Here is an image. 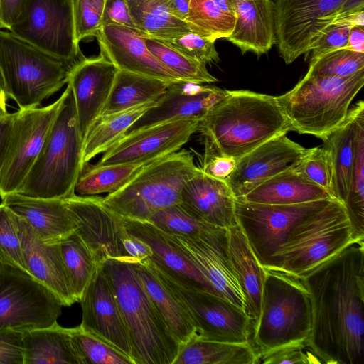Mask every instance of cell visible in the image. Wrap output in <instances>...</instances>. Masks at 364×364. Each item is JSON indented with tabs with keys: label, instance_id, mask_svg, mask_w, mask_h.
Returning <instances> with one entry per match:
<instances>
[{
	"label": "cell",
	"instance_id": "1",
	"mask_svg": "<svg viewBox=\"0 0 364 364\" xmlns=\"http://www.w3.org/2000/svg\"><path fill=\"white\" fill-rule=\"evenodd\" d=\"M363 240L301 279L312 307L307 343L322 363L364 364Z\"/></svg>",
	"mask_w": 364,
	"mask_h": 364
},
{
	"label": "cell",
	"instance_id": "2",
	"mask_svg": "<svg viewBox=\"0 0 364 364\" xmlns=\"http://www.w3.org/2000/svg\"><path fill=\"white\" fill-rule=\"evenodd\" d=\"M292 131L277 96L227 90L198 122L205 149L236 160L265 141Z\"/></svg>",
	"mask_w": 364,
	"mask_h": 364
},
{
	"label": "cell",
	"instance_id": "3",
	"mask_svg": "<svg viewBox=\"0 0 364 364\" xmlns=\"http://www.w3.org/2000/svg\"><path fill=\"white\" fill-rule=\"evenodd\" d=\"M102 268L124 320L135 364H173L181 346L146 291L135 263L114 259Z\"/></svg>",
	"mask_w": 364,
	"mask_h": 364
},
{
	"label": "cell",
	"instance_id": "4",
	"mask_svg": "<svg viewBox=\"0 0 364 364\" xmlns=\"http://www.w3.org/2000/svg\"><path fill=\"white\" fill-rule=\"evenodd\" d=\"M63 99L43 146L18 193L65 199L75 193L83 167L82 137L71 87Z\"/></svg>",
	"mask_w": 364,
	"mask_h": 364
},
{
	"label": "cell",
	"instance_id": "5",
	"mask_svg": "<svg viewBox=\"0 0 364 364\" xmlns=\"http://www.w3.org/2000/svg\"><path fill=\"white\" fill-rule=\"evenodd\" d=\"M364 85V69L346 77L309 74L287 92L277 96L292 131L321 140L346 119Z\"/></svg>",
	"mask_w": 364,
	"mask_h": 364
},
{
	"label": "cell",
	"instance_id": "6",
	"mask_svg": "<svg viewBox=\"0 0 364 364\" xmlns=\"http://www.w3.org/2000/svg\"><path fill=\"white\" fill-rule=\"evenodd\" d=\"M198 168L190 151L178 150L144 165L102 203L122 218L149 220L157 211L180 203L183 188Z\"/></svg>",
	"mask_w": 364,
	"mask_h": 364
},
{
	"label": "cell",
	"instance_id": "7",
	"mask_svg": "<svg viewBox=\"0 0 364 364\" xmlns=\"http://www.w3.org/2000/svg\"><path fill=\"white\" fill-rule=\"evenodd\" d=\"M361 239L355 235L343 204L332 199L292 230L274 255L272 271L304 279Z\"/></svg>",
	"mask_w": 364,
	"mask_h": 364
},
{
	"label": "cell",
	"instance_id": "8",
	"mask_svg": "<svg viewBox=\"0 0 364 364\" xmlns=\"http://www.w3.org/2000/svg\"><path fill=\"white\" fill-rule=\"evenodd\" d=\"M311 323V301L303 280L264 269L261 312L253 328L257 353L308 341Z\"/></svg>",
	"mask_w": 364,
	"mask_h": 364
},
{
	"label": "cell",
	"instance_id": "9",
	"mask_svg": "<svg viewBox=\"0 0 364 364\" xmlns=\"http://www.w3.org/2000/svg\"><path fill=\"white\" fill-rule=\"evenodd\" d=\"M76 63L58 58L0 29V68L8 97L21 110L38 107L60 90Z\"/></svg>",
	"mask_w": 364,
	"mask_h": 364
},
{
	"label": "cell",
	"instance_id": "10",
	"mask_svg": "<svg viewBox=\"0 0 364 364\" xmlns=\"http://www.w3.org/2000/svg\"><path fill=\"white\" fill-rule=\"evenodd\" d=\"M275 43L291 64L309 48L337 18L364 11V0H272Z\"/></svg>",
	"mask_w": 364,
	"mask_h": 364
},
{
	"label": "cell",
	"instance_id": "11",
	"mask_svg": "<svg viewBox=\"0 0 364 364\" xmlns=\"http://www.w3.org/2000/svg\"><path fill=\"white\" fill-rule=\"evenodd\" d=\"M331 200L294 205H267L235 198V215L237 224L260 266L272 270L274 255L292 230Z\"/></svg>",
	"mask_w": 364,
	"mask_h": 364
},
{
	"label": "cell",
	"instance_id": "12",
	"mask_svg": "<svg viewBox=\"0 0 364 364\" xmlns=\"http://www.w3.org/2000/svg\"><path fill=\"white\" fill-rule=\"evenodd\" d=\"M61 301L40 281L0 263V330L24 331L49 326L61 314Z\"/></svg>",
	"mask_w": 364,
	"mask_h": 364
},
{
	"label": "cell",
	"instance_id": "13",
	"mask_svg": "<svg viewBox=\"0 0 364 364\" xmlns=\"http://www.w3.org/2000/svg\"><path fill=\"white\" fill-rule=\"evenodd\" d=\"M152 264L186 306L198 336L222 342L250 343L251 323L243 309L220 296L180 281Z\"/></svg>",
	"mask_w": 364,
	"mask_h": 364
},
{
	"label": "cell",
	"instance_id": "14",
	"mask_svg": "<svg viewBox=\"0 0 364 364\" xmlns=\"http://www.w3.org/2000/svg\"><path fill=\"white\" fill-rule=\"evenodd\" d=\"M74 0H27L23 18L9 30L17 37L61 60L80 59L75 36Z\"/></svg>",
	"mask_w": 364,
	"mask_h": 364
},
{
	"label": "cell",
	"instance_id": "15",
	"mask_svg": "<svg viewBox=\"0 0 364 364\" xmlns=\"http://www.w3.org/2000/svg\"><path fill=\"white\" fill-rule=\"evenodd\" d=\"M63 99L14 112L9 147L0 176V197L17 193L37 159Z\"/></svg>",
	"mask_w": 364,
	"mask_h": 364
},
{
	"label": "cell",
	"instance_id": "16",
	"mask_svg": "<svg viewBox=\"0 0 364 364\" xmlns=\"http://www.w3.org/2000/svg\"><path fill=\"white\" fill-rule=\"evenodd\" d=\"M64 200L74 216L75 232L100 264L109 259L132 262L125 248L129 234L123 219L104 205L102 197L74 193Z\"/></svg>",
	"mask_w": 364,
	"mask_h": 364
},
{
	"label": "cell",
	"instance_id": "17",
	"mask_svg": "<svg viewBox=\"0 0 364 364\" xmlns=\"http://www.w3.org/2000/svg\"><path fill=\"white\" fill-rule=\"evenodd\" d=\"M199 120L181 119L162 122L124 134L95 164H146L176 152L197 132Z\"/></svg>",
	"mask_w": 364,
	"mask_h": 364
},
{
	"label": "cell",
	"instance_id": "18",
	"mask_svg": "<svg viewBox=\"0 0 364 364\" xmlns=\"http://www.w3.org/2000/svg\"><path fill=\"white\" fill-rule=\"evenodd\" d=\"M79 302L82 313L81 329L112 346L134 361L128 331L112 286L102 266Z\"/></svg>",
	"mask_w": 364,
	"mask_h": 364
},
{
	"label": "cell",
	"instance_id": "19",
	"mask_svg": "<svg viewBox=\"0 0 364 364\" xmlns=\"http://www.w3.org/2000/svg\"><path fill=\"white\" fill-rule=\"evenodd\" d=\"M308 150L286 134L276 136L237 160L226 181L235 197L240 198L269 178L293 169Z\"/></svg>",
	"mask_w": 364,
	"mask_h": 364
},
{
	"label": "cell",
	"instance_id": "20",
	"mask_svg": "<svg viewBox=\"0 0 364 364\" xmlns=\"http://www.w3.org/2000/svg\"><path fill=\"white\" fill-rule=\"evenodd\" d=\"M226 93L227 90L215 86L183 80L171 82L155 104L125 134L171 120L194 119L200 121Z\"/></svg>",
	"mask_w": 364,
	"mask_h": 364
},
{
	"label": "cell",
	"instance_id": "21",
	"mask_svg": "<svg viewBox=\"0 0 364 364\" xmlns=\"http://www.w3.org/2000/svg\"><path fill=\"white\" fill-rule=\"evenodd\" d=\"M167 235L220 296L244 309V298L227 255L228 230L202 237Z\"/></svg>",
	"mask_w": 364,
	"mask_h": 364
},
{
	"label": "cell",
	"instance_id": "22",
	"mask_svg": "<svg viewBox=\"0 0 364 364\" xmlns=\"http://www.w3.org/2000/svg\"><path fill=\"white\" fill-rule=\"evenodd\" d=\"M118 69L102 53L80 59L71 68L68 85L71 87L79 129L84 139L100 116L109 97Z\"/></svg>",
	"mask_w": 364,
	"mask_h": 364
},
{
	"label": "cell",
	"instance_id": "23",
	"mask_svg": "<svg viewBox=\"0 0 364 364\" xmlns=\"http://www.w3.org/2000/svg\"><path fill=\"white\" fill-rule=\"evenodd\" d=\"M95 37L100 52L118 70L169 82L181 80L151 53L138 31L117 24H103Z\"/></svg>",
	"mask_w": 364,
	"mask_h": 364
},
{
	"label": "cell",
	"instance_id": "24",
	"mask_svg": "<svg viewBox=\"0 0 364 364\" xmlns=\"http://www.w3.org/2000/svg\"><path fill=\"white\" fill-rule=\"evenodd\" d=\"M12 214L28 272L53 291L63 306H71L76 301L67 281L60 242L42 241L25 220Z\"/></svg>",
	"mask_w": 364,
	"mask_h": 364
},
{
	"label": "cell",
	"instance_id": "25",
	"mask_svg": "<svg viewBox=\"0 0 364 364\" xmlns=\"http://www.w3.org/2000/svg\"><path fill=\"white\" fill-rule=\"evenodd\" d=\"M235 198L226 180L211 177L198 167L183 188L180 203L201 220L228 229L237 225Z\"/></svg>",
	"mask_w": 364,
	"mask_h": 364
},
{
	"label": "cell",
	"instance_id": "26",
	"mask_svg": "<svg viewBox=\"0 0 364 364\" xmlns=\"http://www.w3.org/2000/svg\"><path fill=\"white\" fill-rule=\"evenodd\" d=\"M1 200L45 242H59L75 231L74 216L64 199L36 198L15 193L4 196Z\"/></svg>",
	"mask_w": 364,
	"mask_h": 364
},
{
	"label": "cell",
	"instance_id": "27",
	"mask_svg": "<svg viewBox=\"0 0 364 364\" xmlns=\"http://www.w3.org/2000/svg\"><path fill=\"white\" fill-rule=\"evenodd\" d=\"M122 219L127 232L150 247L152 255L148 259L159 269L189 285L220 296L198 269L172 242L167 233L149 220Z\"/></svg>",
	"mask_w": 364,
	"mask_h": 364
},
{
	"label": "cell",
	"instance_id": "28",
	"mask_svg": "<svg viewBox=\"0 0 364 364\" xmlns=\"http://www.w3.org/2000/svg\"><path fill=\"white\" fill-rule=\"evenodd\" d=\"M236 16L235 28L226 39L242 53L258 56L267 53L275 43L272 0H231Z\"/></svg>",
	"mask_w": 364,
	"mask_h": 364
},
{
	"label": "cell",
	"instance_id": "29",
	"mask_svg": "<svg viewBox=\"0 0 364 364\" xmlns=\"http://www.w3.org/2000/svg\"><path fill=\"white\" fill-rule=\"evenodd\" d=\"M227 255L244 298V311L253 329L261 312L264 269L238 225L228 229Z\"/></svg>",
	"mask_w": 364,
	"mask_h": 364
},
{
	"label": "cell",
	"instance_id": "30",
	"mask_svg": "<svg viewBox=\"0 0 364 364\" xmlns=\"http://www.w3.org/2000/svg\"><path fill=\"white\" fill-rule=\"evenodd\" d=\"M135 265L146 291L181 348L198 335L188 309L149 259Z\"/></svg>",
	"mask_w": 364,
	"mask_h": 364
},
{
	"label": "cell",
	"instance_id": "31",
	"mask_svg": "<svg viewBox=\"0 0 364 364\" xmlns=\"http://www.w3.org/2000/svg\"><path fill=\"white\" fill-rule=\"evenodd\" d=\"M239 199L259 204L294 205L335 198L318 185L289 169L264 181Z\"/></svg>",
	"mask_w": 364,
	"mask_h": 364
},
{
	"label": "cell",
	"instance_id": "32",
	"mask_svg": "<svg viewBox=\"0 0 364 364\" xmlns=\"http://www.w3.org/2000/svg\"><path fill=\"white\" fill-rule=\"evenodd\" d=\"M360 101L349 109L346 120L322 139L331 166L332 193L343 204L348 198L354 159V119Z\"/></svg>",
	"mask_w": 364,
	"mask_h": 364
},
{
	"label": "cell",
	"instance_id": "33",
	"mask_svg": "<svg viewBox=\"0 0 364 364\" xmlns=\"http://www.w3.org/2000/svg\"><path fill=\"white\" fill-rule=\"evenodd\" d=\"M23 364H78L71 328L53 324L22 332Z\"/></svg>",
	"mask_w": 364,
	"mask_h": 364
},
{
	"label": "cell",
	"instance_id": "34",
	"mask_svg": "<svg viewBox=\"0 0 364 364\" xmlns=\"http://www.w3.org/2000/svg\"><path fill=\"white\" fill-rule=\"evenodd\" d=\"M258 353L250 343L203 338L198 335L183 346L173 364H257Z\"/></svg>",
	"mask_w": 364,
	"mask_h": 364
},
{
	"label": "cell",
	"instance_id": "35",
	"mask_svg": "<svg viewBox=\"0 0 364 364\" xmlns=\"http://www.w3.org/2000/svg\"><path fill=\"white\" fill-rule=\"evenodd\" d=\"M171 82L118 70L100 115L126 110L156 100Z\"/></svg>",
	"mask_w": 364,
	"mask_h": 364
},
{
	"label": "cell",
	"instance_id": "36",
	"mask_svg": "<svg viewBox=\"0 0 364 364\" xmlns=\"http://www.w3.org/2000/svg\"><path fill=\"white\" fill-rule=\"evenodd\" d=\"M156 100L118 112L100 115L92 123L83 139V165L97 155L105 153L121 139Z\"/></svg>",
	"mask_w": 364,
	"mask_h": 364
},
{
	"label": "cell",
	"instance_id": "37",
	"mask_svg": "<svg viewBox=\"0 0 364 364\" xmlns=\"http://www.w3.org/2000/svg\"><path fill=\"white\" fill-rule=\"evenodd\" d=\"M143 37L170 40L191 32L186 23L168 11L171 0H125Z\"/></svg>",
	"mask_w": 364,
	"mask_h": 364
},
{
	"label": "cell",
	"instance_id": "38",
	"mask_svg": "<svg viewBox=\"0 0 364 364\" xmlns=\"http://www.w3.org/2000/svg\"><path fill=\"white\" fill-rule=\"evenodd\" d=\"M60 246L70 289L79 302L102 264L75 231L61 240Z\"/></svg>",
	"mask_w": 364,
	"mask_h": 364
},
{
	"label": "cell",
	"instance_id": "39",
	"mask_svg": "<svg viewBox=\"0 0 364 364\" xmlns=\"http://www.w3.org/2000/svg\"><path fill=\"white\" fill-rule=\"evenodd\" d=\"M358 237L364 238V102L354 119V159L349 193L344 203Z\"/></svg>",
	"mask_w": 364,
	"mask_h": 364
},
{
	"label": "cell",
	"instance_id": "40",
	"mask_svg": "<svg viewBox=\"0 0 364 364\" xmlns=\"http://www.w3.org/2000/svg\"><path fill=\"white\" fill-rule=\"evenodd\" d=\"M145 164L83 165L75 186L79 196L112 193L123 187Z\"/></svg>",
	"mask_w": 364,
	"mask_h": 364
},
{
	"label": "cell",
	"instance_id": "41",
	"mask_svg": "<svg viewBox=\"0 0 364 364\" xmlns=\"http://www.w3.org/2000/svg\"><path fill=\"white\" fill-rule=\"evenodd\" d=\"M184 21L191 32L215 41L227 38L236 21L234 12H229L213 0H191Z\"/></svg>",
	"mask_w": 364,
	"mask_h": 364
},
{
	"label": "cell",
	"instance_id": "42",
	"mask_svg": "<svg viewBox=\"0 0 364 364\" xmlns=\"http://www.w3.org/2000/svg\"><path fill=\"white\" fill-rule=\"evenodd\" d=\"M168 235L188 237H209L228 229L208 224L185 208L180 203L161 209L149 220Z\"/></svg>",
	"mask_w": 364,
	"mask_h": 364
},
{
	"label": "cell",
	"instance_id": "43",
	"mask_svg": "<svg viewBox=\"0 0 364 364\" xmlns=\"http://www.w3.org/2000/svg\"><path fill=\"white\" fill-rule=\"evenodd\" d=\"M144 38L151 53L180 80L199 84L218 80L208 71L205 64L189 58L159 39Z\"/></svg>",
	"mask_w": 364,
	"mask_h": 364
},
{
	"label": "cell",
	"instance_id": "44",
	"mask_svg": "<svg viewBox=\"0 0 364 364\" xmlns=\"http://www.w3.org/2000/svg\"><path fill=\"white\" fill-rule=\"evenodd\" d=\"M71 342L78 364H134L124 353L80 326L71 328Z\"/></svg>",
	"mask_w": 364,
	"mask_h": 364
},
{
	"label": "cell",
	"instance_id": "45",
	"mask_svg": "<svg viewBox=\"0 0 364 364\" xmlns=\"http://www.w3.org/2000/svg\"><path fill=\"white\" fill-rule=\"evenodd\" d=\"M363 69L364 53L342 48L310 60L307 73L324 77H346Z\"/></svg>",
	"mask_w": 364,
	"mask_h": 364
},
{
	"label": "cell",
	"instance_id": "46",
	"mask_svg": "<svg viewBox=\"0 0 364 364\" xmlns=\"http://www.w3.org/2000/svg\"><path fill=\"white\" fill-rule=\"evenodd\" d=\"M0 263L28 272L13 214L2 203L0 204Z\"/></svg>",
	"mask_w": 364,
	"mask_h": 364
},
{
	"label": "cell",
	"instance_id": "47",
	"mask_svg": "<svg viewBox=\"0 0 364 364\" xmlns=\"http://www.w3.org/2000/svg\"><path fill=\"white\" fill-rule=\"evenodd\" d=\"M106 0H74L73 18L75 36L82 40L96 36L102 26Z\"/></svg>",
	"mask_w": 364,
	"mask_h": 364
},
{
	"label": "cell",
	"instance_id": "48",
	"mask_svg": "<svg viewBox=\"0 0 364 364\" xmlns=\"http://www.w3.org/2000/svg\"><path fill=\"white\" fill-rule=\"evenodd\" d=\"M293 169L325 189L334 198L332 193L330 159L323 146L309 149L305 156Z\"/></svg>",
	"mask_w": 364,
	"mask_h": 364
},
{
	"label": "cell",
	"instance_id": "49",
	"mask_svg": "<svg viewBox=\"0 0 364 364\" xmlns=\"http://www.w3.org/2000/svg\"><path fill=\"white\" fill-rule=\"evenodd\" d=\"M184 55L204 64L220 61L215 41L193 32L170 40H160Z\"/></svg>",
	"mask_w": 364,
	"mask_h": 364
},
{
	"label": "cell",
	"instance_id": "50",
	"mask_svg": "<svg viewBox=\"0 0 364 364\" xmlns=\"http://www.w3.org/2000/svg\"><path fill=\"white\" fill-rule=\"evenodd\" d=\"M322 363L307 343L299 342L277 347L258 354L257 364Z\"/></svg>",
	"mask_w": 364,
	"mask_h": 364
},
{
	"label": "cell",
	"instance_id": "51",
	"mask_svg": "<svg viewBox=\"0 0 364 364\" xmlns=\"http://www.w3.org/2000/svg\"><path fill=\"white\" fill-rule=\"evenodd\" d=\"M350 27L333 23L328 26L309 48L310 60L318 58L328 53L345 48Z\"/></svg>",
	"mask_w": 364,
	"mask_h": 364
},
{
	"label": "cell",
	"instance_id": "52",
	"mask_svg": "<svg viewBox=\"0 0 364 364\" xmlns=\"http://www.w3.org/2000/svg\"><path fill=\"white\" fill-rule=\"evenodd\" d=\"M0 364H23L22 331L0 330Z\"/></svg>",
	"mask_w": 364,
	"mask_h": 364
},
{
	"label": "cell",
	"instance_id": "53",
	"mask_svg": "<svg viewBox=\"0 0 364 364\" xmlns=\"http://www.w3.org/2000/svg\"><path fill=\"white\" fill-rule=\"evenodd\" d=\"M237 160L230 156H220L205 149L200 169L207 175L221 180H226L236 166Z\"/></svg>",
	"mask_w": 364,
	"mask_h": 364
},
{
	"label": "cell",
	"instance_id": "54",
	"mask_svg": "<svg viewBox=\"0 0 364 364\" xmlns=\"http://www.w3.org/2000/svg\"><path fill=\"white\" fill-rule=\"evenodd\" d=\"M103 24H117L137 31L125 0H106Z\"/></svg>",
	"mask_w": 364,
	"mask_h": 364
},
{
	"label": "cell",
	"instance_id": "55",
	"mask_svg": "<svg viewBox=\"0 0 364 364\" xmlns=\"http://www.w3.org/2000/svg\"><path fill=\"white\" fill-rule=\"evenodd\" d=\"M27 0H0V18L4 28L9 30L22 21Z\"/></svg>",
	"mask_w": 364,
	"mask_h": 364
},
{
	"label": "cell",
	"instance_id": "56",
	"mask_svg": "<svg viewBox=\"0 0 364 364\" xmlns=\"http://www.w3.org/2000/svg\"><path fill=\"white\" fill-rule=\"evenodd\" d=\"M14 113L0 117V176L4 164L11 132Z\"/></svg>",
	"mask_w": 364,
	"mask_h": 364
},
{
	"label": "cell",
	"instance_id": "57",
	"mask_svg": "<svg viewBox=\"0 0 364 364\" xmlns=\"http://www.w3.org/2000/svg\"><path fill=\"white\" fill-rule=\"evenodd\" d=\"M364 28L354 26L350 28L348 43L345 48L364 53Z\"/></svg>",
	"mask_w": 364,
	"mask_h": 364
},
{
	"label": "cell",
	"instance_id": "58",
	"mask_svg": "<svg viewBox=\"0 0 364 364\" xmlns=\"http://www.w3.org/2000/svg\"><path fill=\"white\" fill-rule=\"evenodd\" d=\"M191 0H171L168 8L170 14L181 21L187 15Z\"/></svg>",
	"mask_w": 364,
	"mask_h": 364
},
{
	"label": "cell",
	"instance_id": "59",
	"mask_svg": "<svg viewBox=\"0 0 364 364\" xmlns=\"http://www.w3.org/2000/svg\"><path fill=\"white\" fill-rule=\"evenodd\" d=\"M334 23L348 26L350 28L354 26L364 28V11L350 13L344 16L337 18Z\"/></svg>",
	"mask_w": 364,
	"mask_h": 364
},
{
	"label": "cell",
	"instance_id": "60",
	"mask_svg": "<svg viewBox=\"0 0 364 364\" xmlns=\"http://www.w3.org/2000/svg\"><path fill=\"white\" fill-rule=\"evenodd\" d=\"M8 99L9 97L6 92L2 73L0 68V105L6 107V102Z\"/></svg>",
	"mask_w": 364,
	"mask_h": 364
},
{
	"label": "cell",
	"instance_id": "61",
	"mask_svg": "<svg viewBox=\"0 0 364 364\" xmlns=\"http://www.w3.org/2000/svg\"><path fill=\"white\" fill-rule=\"evenodd\" d=\"M8 114L7 108L0 105V117Z\"/></svg>",
	"mask_w": 364,
	"mask_h": 364
},
{
	"label": "cell",
	"instance_id": "62",
	"mask_svg": "<svg viewBox=\"0 0 364 364\" xmlns=\"http://www.w3.org/2000/svg\"><path fill=\"white\" fill-rule=\"evenodd\" d=\"M4 28L1 18H0V29Z\"/></svg>",
	"mask_w": 364,
	"mask_h": 364
}]
</instances>
